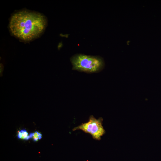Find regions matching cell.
I'll list each match as a JSON object with an SVG mask.
<instances>
[{
  "mask_svg": "<svg viewBox=\"0 0 161 161\" xmlns=\"http://www.w3.org/2000/svg\"><path fill=\"white\" fill-rule=\"evenodd\" d=\"M46 23V18L41 14L23 10L12 16L9 27L14 36L28 41L37 38L43 32Z\"/></svg>",
  "mask_w": 161,
  "mask_h": 161,
  "instance_id": "obj_1",
  "label": "cell"
},
{
  "mask_svg": "<svg viewBox=\"0 0 161 161\" xmlns=\"http://www.w3.org/2000/svg\"><path fill=\"white\" fill-rule=\"evenodd\" d=\"M73 69L88 72H94L101 69L104 66L102 59L99 57L79 54L71 59Z\"/></svg>",
  "mask_w": 161,
  "mask_h": 161,
  "instance_id": "obj_2",
  "label": "cell"
},
{
  "mask_svg": "<svg viewBox=\"0 0 161 161\" xmlns=\"http://www.w3.org/2000/svg\"><path fill=\"white\" fill-rule=\"evenodd\" d=\"M103 120L101 117L97 119L93 115H91L88 122L74 127L72 130H81L86 133L90 134L94 139L100 140L101 137L105 132L102 126Z\"/></svg>",
  "mask_w": 161,
  "mask_h": 161,
  "instance_id": "obj_3",
  "label": "cell"
},
{
  "mask_svg": "<svg viewBox=\"0 0 161 161\" xmlns=\"http://www.w3.org/2000/svg\"><path fill=\"white\" fill-rule=\"evenodd\" d=\"M18 138L25 140H28L30 138L29 135L27 131L25 130H22L20 131L18 133Z\"/></svg>",
  "mask_w": 161,
  "mask_h": 161,
  "instance_id": "obj_4",
  "label": "cell"
},
{
  "mask_svg": "<svg viewBox=\"0 0 161 161\" xmlns=\"http://www.w3.org/2000/svg\"><path fill=\"white\" fill-rule=\"evenodd\" d=\"M29 135L30 138H32L34 141H37L42 138V135L38 132L36 131L30 133Z\"/></svg>",
  "mask_w": 161,
  "mask_h": 161,
  "instance_id": "obj_5",
  "label": "cell"
}]
</instances>
